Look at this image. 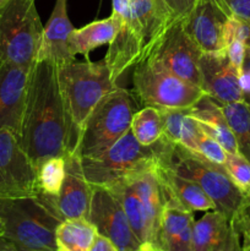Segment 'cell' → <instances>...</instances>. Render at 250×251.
Listing matches in <instances>:
<instances>
[{
    "mask_svg": "<svg viewBox=\"0 0 250 251\" xmlns=\"http://www.w3.org/2000/svg\"><path fill=\"white\" fill-rule=\"evenodd\" d=\"M234 229L239 234V237L244 234H250V200H248L247 205L239 213L234 222L232 223Z\"/></svg>",
    "mask_w": 250,
    "mask_h": 251,
    "instance_id": "cell-34",
    "label": "cell"
},
{
    "mask_svg": "<svg viewBox=\"0 0 250 251\" xmlns=\"http://www.w3.org/2000/svg\"><path fill=\"white\" fill-rule=\"evenodd\" d=\"M97 235V228L87 218L64 220L55 230L56 251H90Z\"/></svg>",
    "mask_w": 250,
    "mask_h": 251,
    "instance_id": "cell-24",
    "label": "cell"
},
{
    "mask_svg": "<svg viewBox=\"0 0 250 251\" xmlns=\"http://www.w3.org/2000/svg\"><path fill=\"white\" fill-rule=\"evenodd\" d=\"M228 17L230 15L221 0H195L181 24L202 53H213L225 50L223 27Z\"/></svg>",
    "mask_w": 250,
    "mask_h": 251,
    "instance_id": "cell-13",
    "label": "cell"
},
{
    "mask_svg": "<svg viewBox=\"0 0 250 251\" xmlns=\"http://www.w3.org/2000/svg\"><path fill=\"white\" fill-rule=\"evenodd\" d=\"M2 235V222H1V217H0V237Z\"/></svg>",
    "mask_w": 250,
    "mask_h": 251,
    "instance_id": "cell-38",
    "label": "cell"
},
{
    "mask_svg": "<svg viewBox=\"0 0 250 251\" xmlns=\"http://www.w3.org/2000/svg\"><path fill=\"white\" fill-rule=\"evenodd\" d=\"M6 1H7V0H0V9H1V7L4 6L5 4H6Z\"/></svg>",
    "mask_w": 250,
    "mask_h": 251,
    "instance_id": "cell-39",
    "label": "cell"
},
{
    "mask_svg": "<svg viewBox=\"0 0 250 251\" xmlns=\"http://www.w3.org/2000/svg\"><path fill=\"white\" fill-rule=\"evenodd\" d=\"M240 251H250V234L240 237Z\"/></svg>",
    "mask_w": 250,
    "mask_h": 251,
    "instance_id": "cell-37",
    "label": "cell"
},
{
    "mask_svg": "<svg viewBox=\"0 0 250 251\" xmlns=\"http://www.w3.org/2000/svg\"><path fill=\"white\" fill-rule=\"evenodd\" d=\"M221 2L230 16L250 22V0H221Z\"/></svg>",
    "mask_w": 250,
    "mask_h": 251,
    "instance_id": "cell-31",
    "label": "cell"
},
{
    "mask_svg": "<svg viewBox=\"0 0 250 251\" xmlns=\"http://www.w3.org/2000/svg\"><path fill=\"white\" fill-rule=\"evenodd\" d=\"M163 191L166 202L158 233V251H193L194 212Z\"/></svg>",
    "mask_w": 250,
    "mask_h": 251,
    "instance_id": "cell-18",
    "label": "cell"
},
{
    "mask_svg": "<svg viewBox=\"0 0 250 251\" xmlns=\"http://www.w3.org/2000/svg\"><path fill=\"white\" fill-rule=\"evenodd\" d=\"M223 167L237 188L250 200V162L239 153H227Z\"/></svg>",
    "mask_w": 250,
    "mask_h": 251,
    "instance_id": "cell-28",
    "label": "cell"
},
{
    "mask_svg": "<svg viewBox=\"0 0 250 251\" xmlns=\"http://www.w3.org/2000/svg\"><path fill=\"white\" fill-rule=\"evenodd\" d=\"M190 115L198 120L202 131L220 142L227 153H239L234 134L221 107L212 98L207 95L203 96L195 105L190 108Z\"/></svg>",
    "mask_w": 250,
    "mask_h": 251,
    "instance_id": "cell-22",
    "label": "cell"
},
{
    "mask_svg": "<svg viewBox=\"0 0 250 251\" xmlns=\"http://www.w3.org/2000/svg\"><path fill=\"white\" fill-rule=\"evenodd\" d=\"M90 251H120L108 238L98 234Z\"/></svg>",
    "mask_w": 250,
    "mask_h": 251,
    "instance_id": "cell-35",
    "label": "cell"
},
{
    "mask_svg": "<svg viewBox=\"0 0 250 251\" xmlns=\"http://www.w3.org/2000/svg\"><path fill=\"white\" fill-rule=\"evenodd\" d=\"M66 173L55 206L61 220L69 218H87L92 200L93 186L88 183L82 169L80 154L70 151L65 157Z\"/></svg>",
    "mask_w": 250,
    "mask_h": 251,
    "instance_id": "cell-16",
    "label": "cell"
},
{
    "mask_svg": "<svg viewBox=\"0 0 250 251\" xmlns=\"http://www.w3.org/2000/svg\"><path fill=\"white\" fill-rule=\"evenodd\" d=\"M58 80L76 146L83 124L93 108L118 85L112 78L104 59L100 61H91L88 58L82 61L73 59L60 64Z\"/></svg>",
    "mask_w": 250,
    "mask_h": 251,
    "instance_id": "cell-5",
    "label": "cell"
},
{
    "mask_svg": "<svg viewBox=\"0 0 250 251\" xmlns=\"http://www.w3.org/2000/svg\"><path fill=\"white\" fill-rule=\"evenodd\" d=\"M20 144L38 168L46 159L74 151L70 120L53 60H37L29 73Z\"/></svg>",
    "mask_w": 250,
    "mask_h": 251,
    "instance_id": "cell-1",
    "label": "cell"
},
{
    "mask_svg": "<svg viewBox=\"0 0 250 251\" xmlns=\"http://www.w3.org/2000/svg\"><path fill=\"white\" fill-rule=\"evenodd\" d=\"M2 238L24 251H56L55 230L61 217L54 196L0 199Z\"/></svg>",
    "mask_w": 250,
    "mask_h": 251,
    "instance_id": "cell-3",
    "label": "cell"
},
{
    "mask_svg": "<svg viewBox=\"0 0 250 251\" xmlns=\"http://www.w3.org/2000/svg\"><path fill=\"white\" fill-rule=\"evenodd\" d=\"M193 251H240V237L232 222L216 210L194 222Z\"/></svg>",
    "mask_w": 250,
    "mask_h": 251,
    "instance_id": "cell-17",
    "label": "cell"
},
{
    "mask_svg": "<svg viewBox=\"0 0 250 251\" xmlns=\"http://www.w3.org/2000/svg\"><path fill=\"white\" fill-rule=\"evenodd\" d=\"M161 110L163 115V136L172 144L196 153L201 127L198 120L190 115V108Z\"/></svg>",
    "mask_w": 250,
    "mask_h": 251,
    "instance_id": "cell-23",
    "label": "cell"
},
{
    "mask_svg": "<svg viewBox=\"0 0 250 251\" xmlns=\"http://www.w3.org/2000/svg\"><path fill=\"white\" fill-rule=\"evenodd\" d=\"M161 147L162 139L151 146H144L129 130L100 156L81 158L83 173L91 185L108 188L129 174L156 163Z\"/></svg>",
    "mask_w": 250,
    "mask_h": 251,
    "instance_id": "cell-9",
    "label": "cell"
},
{
    "mask_svg": "<svg viewBox=\"0 0 250 251\" xmlns=\"http://www.w3.org/2000/svg\"><path fill=\"white\" fill-rule=\"evenodd\" d=\"M166 6L174 16V19L179 20L185 17L190 12L195 0H163Z\"/></svg>",
    "mask_w": 250,
    "mask_h": 251,
    "instance_id": "cell-33",
    "label": "cell"
},
{
    "mask_svg": "<svg viewBox=\"0 0 250 251\" xmlns=\"http://www.w3.org/2000/svg\"><path fill=\"white\" fill-rule=\"evenodd\" d=\"M239 83L243 92V102L250 105V47H247L244 63L239 74Z\"/></svg>",
    "mask_w": 250,
    "mask_h": 251,
    "instance_id": "cell-32",
    "label": "cell"
},
{
    "mask_svg": "<svg viewBox=\"0 0 250 251\" xmlns=\"http://www.w3.org/2000/svg\"><path fill=\"white\" fill-rule=\"evenodd\" d=\"M163 115L156 107H144L134 113L131 130L135 139L144 146H151L163 137Z\"/></svg>",
    "mask_w": 250,
    "mask_h": 251,
    "instance_id": "cell-25",
    "label": "cell"
},
{
    "mask_svg": "<svg viewBox=\"0 0 250 251\" xmlns=\"http://www.w3.org/2000/svg\"><path fill=\"white\" fill-rule=\"evenodd\" d=\"M74 26L68 16V0H55L53 12L43 29L41 48L37 60H53L56 65L73 60L68 39Z\"/></svg>",
    "mask_w": 250,
    "mask_h": 251,
    "instance_id": "cell-19",
    "label": "cell"
},
{
    "mask_svg": "<svg viewBox=\"0 0 250 251\" xmlns=\"http://www.w3.org/2000/svg\"><path fill=\"white\" fill-rule=\"evenodd\" d=\"M123 22L124 20L122 16L112 12L107 19L93 21L81 28H74L68 39L69 51L74 58L78 54L88 58L91 51L100 46L109 44L114 39Z\"/></svg>",
    "mask_w": 250,
    "mask_h": 251,
    "instance_id": "cell-21",
    "label": "cell"
},
{
    "mask_svg": "<svg viewBox=\"0 0 250 251\" xmlns=\"http://www.w3.org/2000/svg\"><path fill=\"white\" fill-rule=\"evenodd\" d=\"M43 29L36 0H7L0 9V64L31 69L37 61Z\"/></svg>",
    "mask_w": 250,
    "mask_h": 251,
    "instance_id": "cell-7",
    "label": "cell"
},
{
    "mask_svg": "<svg viewBox=\"0 0 250 251\" xmlns=\"http://www.w3.org/2000/svg\"><path fill=\"white\" fill-rule=\"evenodd\" d=\"M196 154L203 157L212 163L220 164V166H223L225 163V159H227V151L221 146L217 140L213 139L212 136L207 135L202 130L198 137Z\"/></svg>",
    "mask_w": 250,
    "mask_h": 251,
    "instance_id": "cell-29",
    "label": "cell"
},
{
    "mask_svg": "<svg viewBox=\"0 0 250 251\" xmlns=\"http://www.w3.org/2000/svg\"><path fill=\"white\" fill-rule=\"evenodd\" d=\"M163 0H130V16L109 43L104 61L113 80L146 60L174 21Z\"/></svg>",
    "mask_w": 250,
    "mask_h": 251,
    "instance_id": "cell-2",
    "label": "cell"
},
{
    "mask_svg": "<svg viewBox=\"0 0 250 251\" xmlns=\"http://www.w3.org/2000/svg\"><path fill=\"white\" fill-rule=\"evenodd\" d=\"M159 161L183 178L198 183L212 200L215 210L232 223L247 205L248 198L233 183L225 167L212 163L185 147L172 144L164 136Z\"/></svg>",
    "mask_w": 250,
    "mask_h": 251,
    "instance_id": "cell-4",
    "label": "cell"
},
{
    "mask_svg": "<svg viewBox=\"0 0 250 251\" xmlns=\"http://www.w3.org/2000/svg\"><path fill=\"white\" fill-rule=\"evenodd\" d=\"M218 105L234 134L238 152L250 162V105L245 102Z\"/></svg>",
    "mask_w": 250,
    "mask_h": 251,
    "instance_id": "cell-26",
    "label": "cell"
},
{
    "mask_svg": "<svg viewBox=\"0 0 250 251\" xmlns=\"http://www.w3.org/2000/svg\"><path fill=\"white\" fill-rule=\"evenodd\" d=\"M245 51H247V46L243 42L237 41V39L228 43L227 47H225V53H227L228 59H229L233 68L237 70L238 75L240 74L243 63H244Z\"/></svg>",
    "mask_w": 250,
    "mask_h": 251,
    "instance_id": "cell-30",
    "label": "cell"
},
{
    "mask_svg": "<svg viewBox=\"0 0 250 251\" xmlns=\"http://www.w3.org/2000/svg\"><path fill=\"white\" fill-rule=\"evenodd\" d=\"M31 69L0 64V131L9 130L20 137Z\"/></svg>",
    "mask_w": 250,
    "mask_h": 251,
    "instance_id": "cell-15",
    "label": "cell"
},
{
    "mask_svg": "<svg viewBox=\"0 0 250 251\" xmlns=\"http://www.w3.org/2000/svg\"><path fill=\"white\" fill-rule=\"evenodd\" d=\"M200 75L201 90L217 104L243 102L239 75L225 50L201 54Z\"/></svg>",
    "mask_w": 250,
    "mask_h": 251,
    "instance_id": "cell-14",
    "label": "cell"
},
{
    "mask_svg": "<svg viewBox=\"0 0 250 251\" xmlns=\"http://www.w3.org/2000/svg\"><path fill=\"white\" fill-rule=\"evenodd\" d=\"M93 186L88 220L98 234L108 238L120 251H144L117 196L108 188Z\"/></svg>",
    "mask_w": 250,
    "mask_h": 251,
    "instance_id": "cell-12",
    "label": "cell"
},
{
    "mask_svg": "<svg viewBox=\"0 0 250 251\" xmlns=\"http://www.w3.org/2000/svg\"><path fill=\"white\" fill-rule=\"evenodd\" d=\"M66 173L65 158L51 157L37 168V186L39 193L48 196H58Z\"/></svg>",
    "mask_w": 250,
    "mask_h": 251,
    "instance_id": "cell-27",
    "label": "cell"
},
{
    "mask_svg": "<svg viewBox=\"0 0 250 251\" xmlns=\"http://www.w3.org/2000/svg\"><path fill=\"white\" fill-rule=\"evenodd\" d=\"M157 174L166 193L191 212L215 210L212 200L198 183L176 174L159 161V157L157 161Z\"/></svg>",
    "mask_w": 250,
    "mask_h": 251,
    "instance_id": "cell-20",
    "label": "cell"
},
{
    "mask_svg": "<svg viewBox=\"0 0 250 251\" xmlns=\"http://www.w3.org/2000/svg\"><path fill=\"white\" fill-rule=\"evenodd\" d=\"M0 251H24V250L19 249V248L12 245L10 242H7L5 238L0 237Z\"/></svg>",
    "mask_w": 250,
    "mask_h": 251,
    "instance_id": "cell-36",
    "label": "cell"
},
{
    "mask_svg": "<svg viewBox=\"0 0 250 251\" xmlns=\"http://www.w3.org/2000/svg\"><path fill=\"white\" fill-rule=\"evenodd\" d=\"M131 93L144 107L158 109L191 108L206 95L200 87L178 77L152 58L134 68Z\"/></svg>",
    "mask_w": 250,
    "mask_h": 251,
    "instance_id": "cell-8",
    "label": "cell"
},
{
    "mask_svg": "<svg viewBox=\"0 0 250 251\" xmlns=\"http://www.w3.org/2000/svg\"><path fill=\"white\" fill-rule=\"evenodd\" d=\"M37 171L20 144V137L9 130L0 131V199L36 196Z\"/></svg>",
    "mask_w": 250,
    "mask_h": 251,
    "instance_id": "cell-10",
    "label": "cell"
},
{
    "mask_svg": "<svg viewBox=\"0 0 250 251\" xmlns=\"http://www.w3.org/2000/svg\"><path fill=\"white\" fill-rule=\"evenodd\" d=\"M134 113L132 93L117 86L88 115L74 151L81 158L100 156L129 131Z\"/></svg>",
    "mask_w": 250,
    "mask_h": 251,
    "instance_id": "cell-6",
    "label": "cell"
},
{
    "mask_svg": "<svg viewBox=\"0 0 250 251\" xmlns=\"http://www.w3.org/2000/svg\"><path fill=\"white\" fill-rule=\"evenodd\" d=\"M201 54L202 50L186 33L179 19L169 25L149 58L158 61L178 77L201 88Z\"/></svg>",
    "mask_w": 250,
    "mask_h": 251,
    "instance_id": "cell-11",
    "label": "cell"
}]
</instances>
